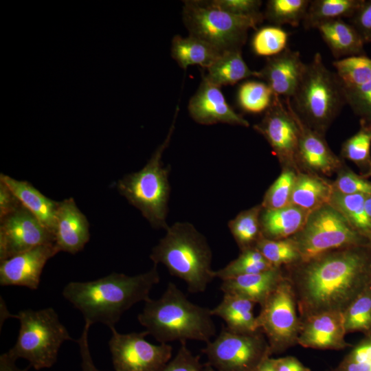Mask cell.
Returning <instances> with one entry per match:
<instances>
[{"instance_id":"cell-35","label":"cell","mask_w":371,"mask_h":371,"mask_svg":"<svg viewBox=\"0 0 371 371\" xmlns=\"http://www.w3.org/2000/svg\"><path fill=\"white\" fill-rule=\"evenodd\" d=\"M255 247L276 267H284L302 261L298 247L292 237L279 240L262 237Z\"/></svg>"},{"instance_id":"cell-23","label":"cell","mask_w":371,"mask_h":371,"mask_svg":"<svg viewBox=\"0 0 371 371\" xmlns=\"http://www.w3.org/2000/svg\"><path fill=\"white\" fill-rule=\"evenodd\" d=\"M309 212L293 204L278 208H262L260 227L262 236L270 240L291 238L304 226Z\"/></svg>"},{"instance_id":"cell-36","label":"cell","mask_w":371,"mask_h":371,"mask_svg":"<svg viewBox=\"0 0 371 371\" xmlns=\"http://www.w3.org/2000/svg\"><path fill=\"white\" fill-rule=\"evenodd\" d=\"M310 2L309 0H270L267 3L264 16L277 26L288 24L297 27L303 21Z\"/></svg>"},{"instance_id":"cell-43","label":"cell","mask_w":371,"mask_h":371,"mask_svg":"<svg viewBox=\"0 0 371 371\" xmlns=\"http://www.w3.org/2000/svg\"><path fill=\"white\" fill-rule=\"evenodd\" d=\"M333 186L344 194H371V182L350 170H341Z\"/></svg>"},{"instance_id":"cell-9","label":"cell","mask_w":371,"mask_h":371,"mask_svg":"<svg viewBox=\"0 0 371 371\" xmlns=\"http://www.w3.org/2000/svg\"><path fill=\"white\" fill-rule=\"evenodd\" d=\"M292 238L302 262L330 251L371 245L330 203L309 212L304 226Z\"/></svg>"},{"instance_id":"cell-19","label":"cell","mask_w":371,"mask_h":371,"mask_svg":"<svg viewBox=\"0 0 371 371\" xmlns=\"http://www.w3.org/2000/svg\"><path fill=\"white\" fill-rule=\"evenodd\" d=\"M54 236L59 251L71 254L82 250L89 240V223L73 198L58 202Z\"/></svg>"},{"instance_id":"cell-47","label":"cell","mask_w":371,"mask_h":371,"mask_svg":"<svg viewBox=\"0 0 371 371\" xmlns=\"http://www.w3.org/2000/svg\"><path fill=\"white\" fill-rule=\"evenodd\" d=\"M91 325L85 323V326L80 338L76 341L79 346L81 357L82 371H100L98 369L92 359L89 346L88 335Z\"/></svg>"},{"instance_id":"cell-14","label":"cell","mask_w":371,"mask_h":371,"mask_svg":"<svg viewBox=\"0 0 371 371\" xmlns=\"http://www.w3.org/2000/svg\"><path fill=\"white\" fill-rule=\"evenodd\" d=\"M291 99L274 95L270 107L254 129L267 140L280 161L292 166L297 161L300 131Z\"/></svg>"},{"instance_id":"cell-20","label":"cell","mask_w":371,"mask_h":371,"mask_svg":"<svg viewBox=\"0 0 371 371\" xmlns=\"http://www.w3.org/2000/svg\"><path fill=\"white\" fill-rule=\"evenodd\" d=\"M293 113L300 131L297 161L314 172L332 174L340 168V159L330 149L323 135L305 124L294 109Z\"/></svg>"},{"instance_id":"cell-54","label":"cell","mask_w":371,"mask_h":371,"mask_svg":"<svg viewBox=\"0 0 371 371\" xmlns=\"http://www.w3.org/2000/svg\"><path fill=\"white\" fill-rule=\"evenodd\" d=\"M369 172H368V175H370L371 176V158H370V164H369Z\"/></svg>"},{"instance_id":"cell-8","label":"cell","mask_w":371,"mask_h":371,"mask_svg":"<svg viewBox=\"0 0 371 371\" xmlns=\"http://www.w3.org/2000/svg\"><path fill=\"white\" fill-rule=\"evenodd\" d=\"M183 19L190 35L223 53L240 49L248 30L255 29L265 16L262 13L247 16L234 15L214 5L211 1H186Z\"/></svg>"},{"instance_id":"cell-18","label":"cell","mask_w":371,"mask_h":371,"mask_svg":"<svg viewBox=\"0 0 371 371\" xmlns=\"http://www.w3.org/2000/svg\"><path fill=\"white\" fill-rule=\"evenodd\" d=\"M306 64L297 51L286 47L278 55L269 57L262 69L258 71L261 79L275 95L291 99L303 78Z\"/></svg>"},{"instance_id":"cell-15","label":"cell","mask_w":371,"mask_h":371,"mask_svg":"<svg viewBox=\"0 0 371 371\" xmlns=\"http://www.w3.org/2000/svg\"><path fill=\"white\" fill-rule=\"evenodd\" d=\"M58 252L55 243H49L0 261V284L36 290L45 264Z\"/></svg>"},{"instance_id":"cell-28","label":"cell","mask_w":371,"mask_h":371,"mask_svg":"<svg viewBox=\"0 0 371 371\" xmlns=\"http://www.w3.org/2000/svg\"><path fill=\"white\" fill-rule=\"evenodd\" d=\"M204 76L209 81L221 87L232 85L250 77L258 78V71H252L243 58L240 49L223 52L208 68Z\"/></svg>"},{"instance_id":"cell-26","label":"cell","mask_w":371,"mask_h":371,"mask_svg":"<svg viewBox=\"0 0 371 371\" xmlns=\"http://www.w3.org/2000/svg\"><path fill=\"white\" fill-rule=\"evenodd\" d=\"M222 54L208 43L191 35L185 38L177 35L172 41V56L183 69L194 65L207 69Z\"/></svg>"},{"instance_id":"cell-29","label":"cell","mask_w":371,"mask_h":371,"mask_svg":"<svg viewBox=\"0 0 371 371\" xmlns=\"http://www.w3.org/2000/svg\"><path fill=\"white\" fill-rule=\"evenodd\" d=\"M365 198L363 194H344L334 190L329 203L371 243V219L365 209Z\"/></svg>"},{"instance_id":"cell-41","label":"cell","mask_w":371,"mask_h":371,"mask_svg":"<svg viewBox=\"0 0 371 371\" xmlns=\"http://www.w3.org/2000/svg\"><path fill=\"white\" fill-rule=\"evenodd\" d=\"M326 371H371V331L352 345L335 367Z\"/></svg>"},{"instance_id":"cell-4","label":"cell","mask_w":371,"mask_h":371,"mask_svg":"<svg viewBox=\"0 0 371 371\" xmlns=\"http://www.w3.org/2000/svg\"><path fill=\"white\" fill-rule=\"evenodd\" d=\"M152 249L150 258L155 265H164L182 280L192 293L204 292L215 278L212 269V253L205 238L193 225L175 223Z\"/></svg>"},{"instance_id":"cell-33","label":"cell","mask_w":371,"mask_h":371,"mask_svg":"<svg viewBox=\"0 0 371 371\" xmlns=\"http://www.w3.org/2000/svg\"><path fill=\"white\" fill-rule=\"evenodd\" d=\"M276 267L256 247L240 251L239 256L226 266L214 271L215 278L221 280L236 276L257 273Z\"/></svg>"},{"instance_id":"cell-30","label":"cell","mask_w":371,"mask_h":371,"mask_svg":"<svg viewBox=\"0 0 371 371\" xmlns=\"http://www.w3.org/2000/svg\"><path fill=\"white\" fill-rule=\"evenodd\" d=\"M363 0H314L311 1L302 21L305 29L315 28L324 21L351 18Z\"/></svg>"},{"instance_id":"cell-13","label":"cell","mask_w":371,"mask_h":371,"mask_svg":"<svg viewBox=\"0 0 371 371\" xmlns=\"http://www.w3.org/2000/svg\"><path fill=\"white\" fill-rule=\"evenodd\" d=\"M54 243V234L22 203L0 218V261Z\"/></svg>"},{"instance_id":"cell-17","label":"cell","mask_w":371,"mask_h":371,"mask_svg":"<svg viewBox=\"0 0 371 371\" xmlns=\"http://www.w3.org/2000/svg\"><path fill=\"white\" fill-rule=\"evenodd\" d=\"M192 118L201 124L226 123L248 127L249 123L227 104L221 87L203 76L202 81L189 102Z\"/></svg>"},{"instance_id":"cell-10","label":"cell","mask_w":371,"mask_h":371,"mask_svg":"<svg viewBox=\"0 0 371 371\" xmlns=\"http://www.w3.org/2000/svg\"><path fill=\"white\" fill-rule=\"evenodd\" d=\"M202 352L218 371H256L271 357L269 343L263 333H236L224 326L219 335L206 343Z\"/></svg>"},{"instance_id":"cell-11","label":"cell","mask_w":371,"mask_h":371,"mask_svg":"<svg viewBox=\"0 0 371 371\" xmlns=\"http://www.w3.org/2000/svg\"><path fill=\"white\" fill-rule=\"evenodd\" d=\"M256 322L267 338L271 355L282 353L297 345L301 319L292 286L286 276L260 306Z\"/></svg>"},{"instance_id":"cell-52","label":"cell","mask_w":371,"mask_h":371,"mask_svg":"<svg viewBox=\"0 0 371 371\" xmlns=\"http://www.w3.org/2000/svg\"><path fill=\"white\" fill-rule=\"evenodd\" d=\"M365 209L368 215L369 218L371 219V194L366 196L365 198Z\"/></svg>"},{"instance_id":"cell-39","label":"cell","mask_w":371,"mask_h":371,"mask_svg":"<svg viewBox=\"0 0 371 371\" xmlns=\"http://www.w3.org/2000/svg\"><path fill=\"white\" fill-rule=\"evenodd\" d=\"M289 34L277 25L263 27L254 34L251 47L258 56L271 57L286 48Z\"/></svg>"},{"instance_id":"cell-44","label":"cell","mask_w":371,"mask_h":371,"mask_svg":"<svg viewBox=\"0 0 371 371\" xmlns=\"http://www.w3.org/2000/svg\"><path fill=\"white\" fill-rule=\"evenodd\" d=\"M181 346L176 355L160 371H201L203 364L200 357L194 355L188 348L186 341Z\"/></svg>"},{"instance_id":"cell-51","label":"cell","mask_w":371,"mask_h":371,"mask_svg":"<svg viewBox=\"0 0 371 371\" xmlns=\"http://www.w3.org/2000/svg\"><path fill=\"white\" fill-rule=\"evenodd\" d=\"M256 371H276L272 362V358L269 357L263 361Z\"/></svg>"},{"instance_id":"cell-46","label":"cell","mask_w":371,"mask_h":371,"mask_svg":"<svg viewBox=\"0 0 371 371\" xmlns=\"http://www.w3.org/2000/svg\"><path fill=\"white\" fill-rule=\"evenodd\" d=\"M352 25L359 33L364 43L371 42V0H363L351 17Z\"/></svg>"},{"instance_id":"cell-38","label":"cell","mask_w":371,"mask_h":371,"mask_svg":"<svg viewBox=\"0 0 371 371\" xmlns=\"http://www.w3.org/2000/svg\"><path fill=\"white\" fill-rule=\"evenodd\" d=\"M371 124L360 120L359 130L342 145V156L358 166H369L371 158Z\"/></svg>"},{"instance_id":"cell-7","label":"cell","mask_w":371,"mask_h":371,"mask_svg":"<svg viewBox=\"0 0 371 371\" xmlns=\"http://www.w3.org/2000/svg\"><path fill=\"white\" fill-rule=\"evenodd\" d=\"M10 317L17 319L20 326L16 343L6 352L16 361L26 359L36 370L53 366L62 344L72 340L51 307L37 311L25 309Z\"/></svg>"},{"instance_id":"cell-27","label":"cell","mask_w":371,"mask_h":371,"mask_svg":"<svg viewBox=\"0 0 371 371\" xmlns=\"http://www.w3.org/2000/svg\"><path fill=\"white\" fill-rule=\"evenodd\" d=\"M333 185L316 175L300 173L293 188L291 203L309 212L330 203Z\"/></svg>"},{"instance_id":"cell-3","label":"cell","mask_w":371,"mask_h":371,"mask_svg":"<svg viewBox=\"0 0 371 371\" xmlns=\"http://www.w3.org/2000/svg\"><path fill=\"white\" fill-rule=\"evenodd\" d=\"M211 309L190 302L172 282L161 296L145 302L137 319L160 344L188 340L205 343L216 334Z\"/></svg>"},{"instance_id":"cell-25","label":"cell","mask_w":371,"mask_h":371,"mask_svg":"<svg viewBox=\"0 0 371 371\" xmlns=\"http://www.w3.org/2000/svg\"><path fill=\"white\" fill-rule=\"evenodd\" d=\"M255 303L243 297L223 293L221 302L211 313L222 319L229 330L236 333H254L258 330L254 313Z\"/></svg>"},{"instance_id":"cell-2","label":"cell","mask_w":371,"mask_h":371,"mask_svg":"<svg viewBox=\"0 0 371 371\" xmlns=\"http://www.w3.org/2000/svg\"><path fill=\"white\" fill-rule=\"evenodd\" d=\"M159 281L154 264L148 271L136 276L113 272L95 280L70 282L63 288V295L81 312L85 323H101L110 328L133 305L148 301Z\"/></svg>"},{"instance_id":"cell-21","label":"cell","mask_w":371,"mask_h":371,"mask_svg":"<svg viewBox=\"0 0 371 371\" xmlns=\"http://www.w3.org/2000/svg\"><path fill=\"white\" fill-rule=\"evenodd\" d=\"M284 276V267H276L222 280L220 289L223 293L239 295L262 306Z\"/></svg>"},{"instance_id":"cell-16","label":"cell","mask_w":371,"mask_h":371,"mask_svg":"<svg viewBox=\"0 0 371 371\" xmlns=\"http://www.w3.org/2000/svg\"><path fill=\"white\" fill-rule=\"evenodd\" d=\"M344 314L324 312L301 319L297 345L316 350H341L351 347L346 335Z\"/></svg>"},{"instance_id":"cell-40","label":"cell","mask_w":371,"mask_h":371,"mask_svg":"<svg viewBox=\"0 0 371 371\" xmlns=\"http://www.w3.org/2000/svg\"><path fill=\"white\" fill-rule=\"evenodd\" d=\"M297 178L291 169H285L266 192L261 204L265 209H278L291 203V196Z\"/></svg>"},{"instance_id":"cell-1","label":"cell","mask_w":371,"mask_h":371,"mask_svg":"<svg viewBox=\"0 0 371 371\" xmlns=\"http://www.w3.org/2000/svg\"><path fill=\"white\" fill-rule=\"evenodd\" d=\"M300 319L341 312L371 283V245L330 251L284 267Z\"/></svg>"},{"instance_id":"cell-37","label":"cell","mask_w":371,"mask_h":371,"mask_svg":"<svg viewBox=\"0 0 371 371\" xmlns=\"http://www.w3.org/2000/svg\"><path fill=\"white\" fill-rule=\"evenodd\" d=\"M274 95L265 82L248 80L239 87L237 100L244 111L256 114L265 112L270 107Z\"/></svg>"},{"instance_id":"cell-48","label":"cell","mask_w":371,"mask_h":371,"mask_svg":"<svg viewBox=\"0 0 371 371\" xmlns=\"http://www.w3.org/2000/svg\"><path fill=\"white\" fill-rule=\"evenodd\" d=\"M21 203L12 190L0 181V218L13 212Z\"/></svg>"},{"instance_id":"cell-49","label":"cell","mask_w":371,"mask_h":371,"mask_svg":"<svg viewBox=\"0 0 371 371\" xmlns=\"http://www.w3.org/2000/svg\"><path fill=\"white\" fill-rule=\"evenodd\" d=\"M272 362L276 371H311L293 356L272 358Z\"/></svg>"},{"instance_id":"cell-12","label":"cell","mask_w":371,"mask_h":371,"mask_svg":"<svg viewBox=\"0 0 371 371\" xmlns=\"http://www.w3.org/2000/svg\"><path fill=\"white\" fill-rule=\"evenodd\" d=\"M110 329L109 347L115 371H160L172 359V347L150 343L145 339L146 330L120 333L115 326Z\"/></svg>"},{"instance_id":"cell-6","label":"cell","mask_w":371,"mask_h":371,"mask_svg":"<svg viewBox=\"0 0 371 371\" xmlns=\"http://www.w3.org/2000/svg\"><path fill=\"white\" fill-rule=\"evenodd\" d=\"M290 100L302 121L322 135L346 104L335 72L325 66L319 52L306 64L300 84Z\"/></svg>"},{"instance_id":"cell-53","label":"cell","mask_w":371,"mask_h":371,"mask_svg":"<svg viewBox=\"0 0 371 371\" xmlns=\"http://www.w3.org/2000/svg\"><path fill=\"white\" fill-rule=\"evenodd\" d=\"M201 371H218L207 362L203 364Z\"/></svg>"},{"instance_id":"cell-50","label":"cell","mask_w":371,"mask_h":371,"mask_svg":"<svg viewBox=\"0 0 371 371\" xmlns=\"http://www.w3.org/2000/svg\"><path fill=\"white\" fill-rule=\"evenodd\" d=\"M31 368L29 365L25 368H19L16 365V360L7 352L0 356V371H28Z\"/></svg>"},{"instance_id":"cell-32","label":"cell","mask_w":371,"mask_h":371,"mask_svg":"<svg viewBox=\"0 0 371 371\" xmlns=\"http://www.w3.org/2000/svg\"><path fill=\"white\" fill-rule=\"evenodd\" d=\"M261 205L240 212L228 223L229 229L240 251L255 247L263 237L260 227Z\"/></svg>"},{"instance_id":"cell-22","label":"cell","mask_w":371,"mask_h":371,"mask_svg":"<svg viewBox=\"0 0 371 371\" xmlns=\"http://www.w3.org/2000/svg\"><path fill=\"white\" fill-rule=\"evenodd\" d=\"M0 181L12 190L25 207L54 234L59 201L47 197L27 181L17 180L3 173L0 175Z\"/></svg>"},{"instance_id":"cell-24","label":"cell","mask_w":371,"mask_h":371,"mask_svg":"<svg viewBox=\"0 0 371 371\" xmlns=\"http://www.w3.org/2000/svg\"><path fill=\"white\" fill-rule=\"evenodd\" d=\"M315 28L337 60L365 54V43L359 33L341 19L322 22Z\"/></svg>"},{"instance_id":"cell-45","label":"cell","mask_w":371,"mask_h":371,"mask_svg":"<svg viewBox=\"0 0 371 371\" xmlns=\"http://www.w3.org/2000/svg\"><path fill=\"white\" fill-rule=\"evenodd\" d=\"M212 3L221 10L238 16H254L260 14L262 1L259 0H214Z\"/></svg>"},{"instance_id":"cell-34","label":"cell","mask_w":371,"mask_h":371,"mask_svg":"<svg viewBox=\"0 0 371 371\" xmlns=\"http://www.w3.org/2000/svg\"><path fill=\"white\" fill-rule=\"evenodd\" d=\"M346 334L371 331V283L369 284L344 311Z\"/></svg>"},{"instance_id":"cell-5","label":"cell","mask_w":371,"mask_h":371,"mask_svg":"<svg viewBox=\"0 0 371 371\" xmlns=\"http://www.w3.org/2000/svg\"><path fill=\"white\" fill-rule=\"evenodd\" d=\"M179 108L164 141L158 146L146 164L139 171L127 174L116 183L117 190L128 202L138 209L151 226L166 229L170 196L168 167H164L162 155L175 131Z\"/></svg>"},{"instance_id":"cell-31","label":"cell","mask_w":371,"mask_h":371,"mask_svg":"<svg viewBox=\"0 0 371 371\" xmlns=\"http://www.w3.org/2000/svg\"><path fill=\"white\" fill-rule=\"evenodd\" d=\"M333 65L344 94L358 89L371 79V58L365 54L336 60Z\"/></svg>"},{"instance_id":"cell-42","label":"cell","mask_w":371,"mask_h":371,"mask_svg":"<svg viewBox=\"0 0 371 371\" xmlns=\"http://www.w3.org/2000/svg\"><path fill=\"white\" fill-rule=\"evenodd\" d=\"M346 104L353 112L371 124V79L358 89L345 93Z\"/></svg>"}]
</instances>
